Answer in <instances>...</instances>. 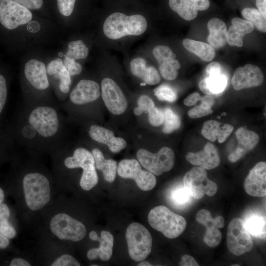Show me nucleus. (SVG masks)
<instances>
[{"mask_svg":"<svg viewBox=\"0 0 266 266\" xmlns=\"http://www.w3.org/2000/svg\"><path fill=\"white\" fill-rule=\"evenodd\" d=\"M148 23L140 14L126 15L114 12L108 16L103 25L104 35L112 40H117L128 35H139L146 30Z\"/></svg>","mask_w":266,"mask_h":266,"instance_id":"f257e3e1","label":"nucleus"},{"mask_svg":"<svg viewBox=\"0 0 266 266\" xmlns=\"http://www.w3.org/2000/svg\"><path fill=\"white\" fill-rule=\"evenodd\" d=\"M148 221L152 228L170 239L181 234L187 225L183 217L174 213L164 205L152 208L149 212Z\"/></svg>","mask_w":266,"mask_h":266,"instance_id":"f03ea898","label":"nucleus"},{"mask_svg":"<svg viewBox=\"0 0 266 266\" xmlns=\"http://www.w3.org/2000/svg\"><path fill=\"white\" fill-rule=\"evenodd\" d=\"M25 199L28 207L35 211L42 208L50 200V189L47 178L39 172L27 174L23 180Z\"/></svg>","mask_w":266,"mask_h":266,"instance_id":"7ed1b4c3","label":"nucleus"},{"mask_svg":"<svg viewBox=\"0 0 266 266\" xmlns=\"http://www.w3.org/2000/svg\"><path fill=\"white\" fill-rule=\"evenodd\" d=\"M28 127L45 139L55 136L60 130V121L57 110L53 107L39 105L33 108L27 117Z\"/></svg>","mask_w":266,"mask_h":266,"instance_id":"20e7f679","label":"nucleus"},{"mask_svg":"<svg viewBox=\"0 0 266 266\" xmlns=\"http://www.w3.org/2000/svg\"><path fill=\"white\" fill-rule=\"evenodd\" d=\"M65 166L70 169L81 167L83 172L80 180L81 187L89 191L98 183L95 161L92 153L84 148L76 149L72 156L68 157L64 161Z\"/></svg>","mask_w":266,"mask_h":266,"instance_id":"39448f33","label":"nucleus"},{"mask_svg":"<svg viewBox=\"0 0 266 266\" xmlns=\"http://www.w3.org/2000/svg\"><path fill=\"white\" fill-rule=\"evenodd\" d=\"M126 238L131 259L136 262L146 259L152 246V236L148 230L138 223H133L127 229Z\"/></svg>","mask_w":266,"mask_h":266,"instance_id":"423d86ee","label":"nucleus"},{"mask_svg":"<svg viewBox=\"0 0 266 266\" xmlns=\"http://www.w3.org/2000/svg\"><path fill=\"white\" fill-rule=\"evenodd\" d=\"M183 182L190 196L196 200L202 198L204 195L212 197L218 190L217 184L207 177L206 170L198 166L185 173Z\"/></svg>","mask_w":266,"mask_h":266,"instance_id":"0eeeda50","label":"nucleus"},{"mask_svg":"<svg viewBox=\"0 0 266 266\" xmlns=\"http://www.w3.org/2000/svg\"><path fill=\"white\" fill-rule=\"evenodd\" d=\"M141 165L154 175L159 176L170 170L174 164V153L167 147H164L157 153L140 149L136 153Z\"/></svg>","mask_w":266,"mask_h":266,"instance_id":"6e6552de","label":"nucleus"},{"mask_svg":"<svg viewBox=\"0 0 266 266\" xmlns=\"http://www.w3.org/2000/svg\"><path fill=\"white\" fill-rule=\"evenodd\" d=\"M50 227L52 233L60 239L79 241L86 234V229L83 223L64 213L53 216Z\"/></svg>","mask_w":266,"mask_h":266,"instance_id":"1a4fd4ad","label":"nucleus"},{"mask_svg":"<svg viewBox=\"0 0 266 266\" xmlns=\"http://www.w3.org/2000/svg\"><path fill=\"white\" fill-rule=\"evenodd\" d=\"M227 244L228 250L237 256L252 250L253 241L242 219L235 218L229 223L227 232Z\"/></svg>","mask_w":266,"mask_h":266,"instance_id":"9d476101","label":"nucleus"},{"mask_svg":"<svg viewBox=\"0 0 266 266\" xmlns=\"http://www.w3.org/2000/svg\"><path fill=\"white\" fill-rule=\"evenodd\" d=\"M118 175L124 178L133 179L138 188L148 191L156 186L155 175L142 169L139 162L135 159H124L120 162L117 167Z\"/></svg>","mask_w":266,"mask_h":266,"instance_id":"9b49d317","label":"nucleus"},{"mask_svg":"<svg viewBox=\"0 0 266 266\" xmlns=\"http://www.w3.org/2000/svg\"><path fill=\"white\" fill-rule=\"evenodd\" d=\"M33 17L26 7L12 0H0V23L6 29L13 30L29 23Z\"/></svg>","mask_w":266,"mask_h":266,"instance_id":"f8f14e48","label":"nucleus"},{"mask_svg":"<svg viewBox=\"0 0 266 266\" xmlns=\"http://www.w3.org/2000/svg\"><path fill=\"white\" fill-rule=\"evenodd\" d=\"M101 97L104 103L110 112L115 115L123 113L128 102L118 85L110 78H104L101 83Z\"/></svg>","mask_w":266,"mask_h":266,"instance_id":"ddd939ff","label":"nucleus"},{"mask_svg":"<svg viewBox=\"0 0 266 266\" xmlns=\"http://www.w3.org/2000/svg\"><path fill=\"white\" fill-rule=\"evenodd\" d=\"M196 219L198 223L206 228L203 237L204 243L210 247L217 246L222 239V233L219 228H222L225 225L224 218L218 216L213 218L209 210L202 209L197 212Z\"/></svg>","mask_w":266,"mask_h":266,"instance_id":"4468645a","label":"nucleus"},{"mask_svg":"<svg viewBox=\"0 0 266 266\" xmlns=\"http://www.w3.org/2000/svg\"><path fill=\"white\" fill-rule=\"evenodd\" d=\"M264 74L259 67L246 64L237 68L232 78V84L235 90L258 87L264 81Z\"/></svg>","mask_w":266,"mask_h":266,"instance_id":"2eb2a0df","label":"nucleus"},{"mask_svg":"<svg viewBox=\"0 0 266 266\" xmlns=\"http://www.w3.org/2000/svg\"><path fill=\"white\" fill-rule=\"evenodd\" d=\"M244 188L246 193L254 197L266 195V163L260 162L249 171L245 179Z\"/></svg>","mask_w":266,"mask_h":266,"instance_id":"dca6fc26","label":"nucleus"},{"mask_svg":"<svg viewBox=\"0 0 266 266\" xmlns=\"http://www.w3.org/2000/svg\"><path fill=\"white\" fill-rule=\"evenodd\" d=\"M185 159L191 164L204 169H212L220 163L217 148L210 142H207L203 148L197 152H189Z\"/></svg>","mask_w":266,"mask_h":266,"instance_id":"f3484780","label":"nucleus"},{"mask_svg":"<svg viewBox=\"0 0 266 266\" xmlns=\"http://www.w3.org/2000/svg\"><path fill=\"white\" fill-rule=\"evenodd\" d=\"M100 95L99 84L91 80H81L70 93L69 98L75 104H83L97 100Z\"/></svg>","mask_w":266,"mask_h":266,"instance_id":"a211bd4d","label":"nucleus"},{"mask_svg":"<svg viewBox=\"0 0 266 266\" xmlns=\"http://www.w3.org/2000/svg\"><path fill=\"white\" fill-rule=\"evenodd\" d=\"M238 141L236 149L228 156L229 160L235 163L248 152L253 149L259 141V135L245 127H240L235 132Z\"/></svg>","mask_w":266,"mask_h":266,"instance_id":"6ab92c4d","label":"nucleus"},{"mask_svg":"<svg viewBox=\"0 0 266 266\" xmlns=\"http://www.w3.org/2000/svg\"><path fill=\"white\" fill-rule=\"evenodd\" d=\"M90 238L94 241L100 242L98 248L90 249L87 257L90 260H94L99 258L101 261H107L112 255V248L114 244V237L109 232L102 231L100 233V237H99L95 231H91L89 234Z\"/></svg>","mask_w":266,"mask_h":266,"instance_id":"aec40b11","label":"nucleus"},{"mask_svg":"<svg viewBox=\"0 0 266 266\" xmlns=\"http://www.w3.org/2000/svg\"><path fill=\"white\" fill-rule=\"evenodd\" d=\"M24 74L29 82L35 89L44 90L49 86L45 64L38 60L29 61L24 67Z\"/></svg>","mask_w":266,"mask_h":266,"instance_id":"412c9836","label":"nucleus"},{"mask_svg":"<svg viewBox=\"0 0 266 266\" xmlns=\"http://www.w3.org/2000/svg\"><path fill=\"white\" fill-rule=\"evenodd\" d=\"M89 134L92 139L100 143L107 145L113 153H118L127 146L126 141L121 137L115 136L113 132L98 125H92L90 128Z\"/></svg>","mask_w":266,"mask_h":266,"instance_id":"4be33fe9","label":"nucleus"},{"mask_svg":"<svg viewBox=\"0 0 266 266\" xmlns=\"http://www.w3.org/2000/svg\"><path fill=\"white\" fill-rule=\"evenodd\" d=\"M130 68L132 74L141 79L144 83L154 85L161 81V76L158 70L153 66H148L142 58L137 57L130 62Z\"/></svg>","mask_w":266,"mask_h":266,"instance_id":"5701e85b","label":"nucleus"},{"mask_svg":"<svg viewBox=\"0 0 266 266\" xmlns=\"http://www.w3.org/2000/svg\"><path fill=\"white\" fill-rule=\"evenodd\" d=\"M233 130V127L228 124H222L215 120L205 121L202 127L201 134L207 139L219 143L225 142Z\"/></svg>","mask_w":266,"mask_h":266,"instance_id":"b1692460","label":"nucleus"},{"mask_svg":"<svg viewBox=\"0 0 266 266\" xmlns=\"http://www.w3.org/2000/svg\"><path fill=\"white\" fill-rule=\"evenodd\" d=\"M244 226L250 234L260 239L266 238V216L257 210H249L243 218Z\"/></svg>","mask_w":266,"mask_h":266,"instance_id":"393cba45","label":"nucleus"},{"mask_svg":"<svg viewBox=\"0 0 266 266\" xmlns=\"http://www.w3.org/2000/svg\"><path fill=\"white\" fill-rule=\"evenodd\" d=\"M209 34L207 38L210 45L216 48L224 46L226 43L227 26L222 20L217 18L211 19L207 23Z\"/></svg>","mask_w":266,"mask_h":266,"instance_id":"a878e982","label":"nucleus"},{"mask_svg":"<svg viewBox=\"0 0 266 266\" xmlns=\"http://www.w3.org/2000/svg\"><path fill=\"white\" fill-rule=\"evenodd\" d=\"M96 168L102 171L104 180L113 182L116 178L117 162L112 159H105L102 153L98 149L95 148L92 151Z\"/></svg>","mask_w":266,"mask_h":266,"instance_id":"bb28decb","label":"nucleus"},{"mask_svg":"<svg viewBox=\"0 0 266 266\" xmlns=\"http://www.w3.org/2000/svg\"><path fill=\"white\" fill-rule=\"evenodd\" d=\"M228 84V78L223 73L207 76L199 84L200 90L208 95H218L223 92Z\"/></svg>","mask_w":266,"mask_h":266,"instance_id":"cd10ccee","label":"nucleus"},{"mask_svg":"<svg viewBox=\"0 0 266 266\" xmlns=\"http://www.w3.org/2000/svg\"><path fill=\"white\" fill-rule=\"evenodd\" d=\"M182 44L187 50L195 54L203 61H211L215 57L214 49L205 42L185 38L182 41Z\"/></svg>","mask_w":266,"mask_h":266,"instance_id":"c85d7f7f","label":"nucleus"},{"mask_svg":"<svg viewBox=\"0 0 266 266\" xmlns=\"http://www.w3.org/2000/svg\"><path fill=\"white\" fill-rule=\"evenodd\" d=\"M168 3L170 8L184 20L191 21L197 16L198 11L188 0H169Z\"/></svg>","mask_w":266,"mask_h":266,"instance_id":"c756f323","label":"nucleus"},{"mask_svg":"<svg viewBox=\"0 0 266 266\" xmlns=\"http://www.w3.org/2000/svg\"><path fill=\"white\" fill-rule=\"evenodd\" d=\"M199 105L195 106L188 112L191 118L196 119L202 117L213 112L211 107L215 103V99L212 95H206L201 98Z\"/></svg>","mask_w":266,"mask_h":266,"instance_id":"7c9ffc66","label":"nucleus"},{"mask_svg":"<svg viewBox=\"0 0 266 266\" xmlns=\"http://www.w3.org/2000/svg\"><path fill=\"white\" fill-rule=\"evenodd\" d=\"M10 210L5 203L0 204V233L5 237L13 238L16 235L14 228L9 223Z\"/></svg>","mask_w":266,"mask_h":266,"instance_id":"2f4dec72","label":"nucleus"},{"mask_svg":"<svg viewBox=\"0 0 266 266\" xmlns=\"http://www.w3.org/2000/svg\"><path fill=\"white\" fill-rule=\"evenodd\" d=\"M243 17L248 21L251 23L260 31L266 32V18L255 8H245L242 11Z\"/></svg>","mask_w":266,"mask_h":266,"instance_id":"473e14b6","label":"nucleus"},{"mask_svg":"<svg viewBox=\"0 0 266 266\" xmlns=\"http://www.w3.org/2000/svg\"><path fill=\"white\" fill-rule=\"evenodd\" d=\"M193 198L183 185H179L172 190L170 199L173 204L178 208H185L190 203Z\"/></svg>","mask_w":266,"mask_h":266,"instance_id":"72a5a7b5","label":"nucleus"},{"mask_svg":"<svg viewBox=\"0 0 266 266\" xmlns=\"http://www.w3.org/2000/svg\"><path fill=\"white\" fill-rule=\"evenodd\" d=\"M89 48L81 40L70 42L65 56L75 60L85 59L88 55Z\"/></svg>","mask_w":266,"mask_h":266,"instance_id":"f704fd0d","label":"nucleus"},{"mask_svg":"<svg viewBox=\"0 0 266 266\" xmlns=\"http://www.w3.org/2000/svg\"><path fill=\"white\" fill-rule=\"evenodd\" d=\"M159 65V69L162 77L168 80H173L178 76L181 65L175 59L166 61Z\"/></svg>","mask_w":266,"mask_h":266,"instance_id":"c9c22d12","label":"nucleus"},{"mask_svg":"<svg viewBox=\"0 0 266 266\" xmlns=\"http://www.w3.org/2000/svg\"><path fill=\"white\" fill-rule=\"evenodd\" d=\"M164 111L165 118L163 132L165 133H170L180 128L181 120L170 108H166Z\"/></svg>","mask_w":266,"mask_h":266,"instance_id":"e433bc0d","label":"nucleus"},{"mask_svg":"<svg viewBox=\"0 0 266 266\" xmlns=\"http://www.w3.org/2000/svg\"><path fill=\"white\" fill-rule=\"evenodd\" d=\"M154 95L161 101L174 102L177 99L176 91L167 84H162L154 90Z\"/></svg>","mask_w":266,"mask_h":266,"instance_id":"4c0bfd02","label":"nucleus"},{"mask_svg":"<svg viewBox=\"0 0 266 266\" xmlns=\"http://www.w3.org/2000/svg\"><path fill=\"white\" fill-rule=\"evenodd\" d=\"M153 55L159 64L166 61L174 59L176 56L172 50L166 45H157L152 51Z\"/></svg>","mask_w":266,"mask_h":266,"instance_id":"58836bf2","label":"nucleus"},{"mask_svg":"<svg viewBox=\"0 0 266 266\" xmlns=\"http://www.w3.org/2000/svg\"><path fill=\"white\" fill-rule=\"evenodd\" d=\"M244 36L240 31L232 25L227 32V42L231 46L241 47L243 45Z\"/></svg>","mask_w":266,"mask_h":266,"instance_id":"ea45409f","label":"nucleus"},{"mask_svg":"<svg viewBox=\"0 0 266 266\" xmlns=\"http://www.w3.org/2000/svg\"><path fill=\"white\" fill-rule=\"evenodd\" d=\"M60 79L59 88L63 93H67L69 91V86L71 83L70 75L64 64L58 73Z\"/></svg>","mask_w":266,"mask_h":266,"instance_id":"a19ab883","label":"nucleus"},{"mask_svg":"<svg viewBox=\"0 0 266 266\" xmlns=\"http://www.w3.org/2000/svg\"><path fill=\"white\" fill-rule=\"evenodd\" d=\"M149 121L153 126L158 127L164 123V111L154 106L148 112Z\"/></svg>","mask_w":266,"mask_h":266,"instance_id":"79ce46f5","label":"nucleus"},{"mask_svg":"<svg viewBox=\"0 0 266 266\" xmlns=\"http://www.w3.org/2000/svg\"><path fill=\"white\" fill-rule=\"evenodd\" d=\"M232 24L244 35L251 33L254 30V26L251 23L239 18L233 19Z\"/></svg>","mask_w":266,"mask_h":266,"instance_id":"37998d69","label":"nucleus"},{"mask_svg":"<svg viewBox=\"0 0 266 266\" xmlns=\"http://www.w3.org/2000/svg\"><path fill=\"white\" fill-rule=\"evenodd\" d=\"M60 13L65 16H69L72 13L76 0H57Z\"/></svg>","mask_w":266,"mask_h":266,"instance_id":"c03bdc74","label":"nucleus"},{"mask_svg":"<svg viewBox=\"0 0 266 266\" xmlns=\"http://www.w3.org/2000/svg\"><path fill=\"white\" fill-rule=\"evenodd\" d=\"M64 64L70 75H78L82 72L81 65L73 59L65 56Z\"/></svg>","mask_w":266,"mask_h":266,"instance_id":"a18cd8bd","label":"nucleus"},{"mask_svg":"<svg viewBox=\"0 0 266 266\" xmlns=\"http://www.w3.org/2000/svg\"><path fill=\"white\" fill-rule=\"evenodd\" d=\"M52 266H80V263L72 256L65 254L56 259Z\"/></svg>","mask_w":266,"mask_h":266,"instance_id":"49530a36","label":"nucleus"},{"mask_svg":"<svg viewBox=\"0 0 266 266\" xmlns=\"http://www.w3.org/2000/svg\"><path fill=\"white\" fill-rule=\"evenodd\" d=\"M138 106L143 112H148L155 104L153 100L148 96L142 95L137 100Z\"/></svg>","mask_w":266,"mask_h":266,"instance_id":"de8ad7c7","label":"nucleus"},{"mask_svg":"<svg viewBox=\"0 0 266 266\" xmlns=\"http://www.w3.org/2000/svg\"><path fill=\"white\" fill-rule=\"evenodd\" d=\"M7 87L4 77L0 75V113L5 104L7 97Z\"/></svg>","mask_w":266,"mask_h":266,"instance_id":"09e8293b","label":"nucleus"},{"mask_svg":"<svg viewBox=\"0 0 266 266\" xmlns=\"http://www.w3.org/2000/svg\"><path fill=\"white\" fill-rule=\"evenodd\" d=\"M29 9H39L43 4V0H12Z\"/></svg>","mask_w":266,"mask_h":266,"instance_id":"8fccbe9b","label":"nucleus"},{"mask_svg":"<svg viewBox=\"0 0 266 266\" xmlns=\"http://www.w3.org/2000/svg\"><path fill=\"white\" fill-rule=\"evenodd\" d=\"M64 63L60 58H57L51 61L47 66V72L49 75L58 74Z\"/></svg>","mask_w":266,"mask_h":266,"instance_id":"3c124183","label":"nucleus"},{"mask_svg":"<svg viewBox=\"0 0 266 266\" xmlns=\"http://www.w3.org/2000/svg\"><path fill=\"white\" fill-rule=\"evenodd\" d=\"M205 71L207 76L222 73V69L221 65L216 62L210 63L206 66Z\"/></svg>","mask_w":266,"mask_h":266,"instance_id":"603ef678","label":"nucleus"},{"mask_svg":"<svg viewBox=\"0 0 266 266\" xmlns=\"http://www.w3.org/2000/svg\"><path fill=\"white\" fill-rule=\"evenodd\" d=\"M201 97L197 92H195L189 95L184 100V104L187 106L195 105L201 99Z\"/></svg>","mask_w":266,"mask_h":266,"instance_id":"864d4df0","label":"nucleus"},{"mask_svg":"<svg viewBox=\"0 0 266 266\" xmlns=\"http://www.w3.org/2000/svg\"><path fill=\"white\" fill-rule=\"evenodd\" d=\"M191 1L197 11H203L207 9L210 5L209 0H188Z\"/></svg>","mask_w":266,"mask_h":266,"instance_id":"5fc2aeb1","label":"nucleus"},{"mask_svg":"<svg viewBox=\"0 0 266 266\" xmlns=\"http://www.w3.org/2000/svg\"><path fill=\"white\" fill-rule=\"evenodd\" d=\"M179 265L181 266H198L199 264L191 256L184 255L181 257Z\"/></svg>","mask_w":266,"mask_h":266,"instance_id":"6e6d98bb","label":"nucleus"},{"mask_svg":"<svg viewBox=\"0 0 266 266\" xmlns=\"http://www.w3.org/2000/svg\"><path fill=\"white\" fill-rule=\"evenodd\" d=\"M256 4L258 10L266 17V0H256Z\"/></svg>","mask_w":266,"mask_h":266,"instance_id":"4d7b16f0","label":"nucleus"},{"mask_svg":"<svg viewBox=\"0 0 266 266\" xmlns=\"http://www.w3.org/2000/svg\"><path fill=\"white\" fill-rule=\"evenodd\" d=\"M10 266H30V264L26 260L22 258H15L12 260Z\"/></svg>","mask_w":266,"mask_h":266,"instance_id":"13d9d810","label":"nucleus"},{"mask_svg":"<svg viewBox=\"0 0 266 266\" xmlns=\"http://www.w3.org/2000/svg\"><path fill=\"white\" fill-rule=\"evenodd\" d=\"M9 244V240L0 233V249L6 248Z\"/></svg>","mask_w":266,"mask_h":266,"instance_id":"bf43d9fd","label":"nucleus"},{"mask_svg":"<svg viewBox=\"0 0 266 266\" xmlns=\"http://www.w3.org/2000/svg\"><path fill=\"white\" fill-rule=\"evenodd\" d=\"M133 111H134V114L137 116L141 115L143 113V111L140 109V108L138 106L135 107Z\"/></svg>","mask_w":266,"mask_h":266,"instance_id":"052dcab7","label":"nucleus"},{"mask_svg":"<svg viewBox=\"0 0 266 266\" xmlns=\"http://www.w3.org/2000/svg\"><path fill=\"white\" fill-rule=\"evenodd\" d=\"M138 266H151L152 265L149 263L147 261H143L140 263L138 265Z\"/></svg>","mask_w":266,"mask_h":266,"instance_id":"680f3d73","label":"nucleus"},{"mask_svg":"<svg viewBox=\"0 0 266 266\" xmlns=\"http://www.w3.org/2000/svg\"><path fill=\"white\" fill-rule=\"evenodd\" d=\"M4 199V194L1 188H0V204L2 203Z\"/></svg>","mask_w":266,"mask_h":266,"instance_id":"e2e57ef3","label":"nucleus"},{"mask_svg":"<svg viewBox=\"0 0 266 266\" xmlns=\"http://www.w3.org/2000/svg\"><path fill=\"white\" fill-rule=\"evenodd\" d=\"M231 266H240V265L238 264H233Z\"/></svg>","mask_w":266,"mask_h":266,"instance_id":"0e129e2a","label":"nucleus"},{"mask_svg":"<svg viewBox=\"0 0 266 266\" xmlns=\"http://www.w3.org/2000/svg\"><path fill=\"white\" fill-rule=\"evenodd\" d=\"M59 55L60 56H63V53H62V52H61H61H60V53H59Z\"/></svg>","mask_w":266,"mask_h":266,"instance_id":"69168bd1","label":"nucleus"}]
</instances>
